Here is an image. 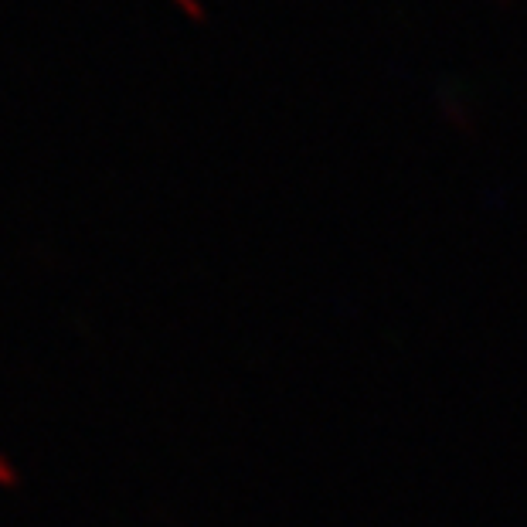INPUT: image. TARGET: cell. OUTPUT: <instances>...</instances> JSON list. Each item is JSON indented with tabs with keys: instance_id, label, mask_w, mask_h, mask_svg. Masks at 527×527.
Wrapping results in <instances>:
<instances>
[{
	"instance_id": "1",
	"label": "cell",
	"mask_w": 527,
	"mask_h": 527,
	"mask_svg": "<svg viewBox=\"0 0 527 527\" xmlns=\"http://www.w3.org/2000/svg\"><path fill=\"white\" fill-rule=\"evenodd\" d=\"M0 487H4V490H14V487H17V469L11 467V459L4 453H0Z\"/></svg>"
},
{
	"instance_id": "2",
	"label": "cell",
	"mask_w": 527,
	"mask_h": 527,
	"mask_svg": "<svg viewBox=\"0 0 527 527\" xmlns=\"http://www.w3.org/2000/svg\"><path fill=\"white\" fill-rule=\"evenodd\" d=\"M177 4H180V7H184V11H188V14H191V17H194V21H198V17H201V4H198V0H177Z\"/></svg>"
}]
</instances>
